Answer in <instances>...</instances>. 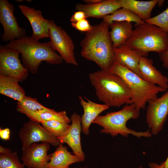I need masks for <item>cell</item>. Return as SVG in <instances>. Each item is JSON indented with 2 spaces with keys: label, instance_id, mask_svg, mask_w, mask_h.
Wrapping results in <instances>:
<instances>
[{
  "label": "cell",
  "instance_id": "1",
  "mask_svg": "<svg viewBox=\"0 0 168 168\" xmlns=\"http://www.w3.org/2000/svg\"><path fill=\"white\" fill-rule=\"evenodd\" d=\"M109 27L103 21L92 26V29L86 33L80 42L81 56L94 62L103 70H110L115 61Z\"/></svg>",
  "mask_w": 168,
  "mask_h": 168
},
{
  "label": "cell",
  "instance_id": "2",
  "mask_svg": "<svg viewBox=\"0 0 168 168\" xmlns=\"http://www.w3.org/2000/svg\"><path fill=\"white\" fill-rule=\"evenodd\" d=\"M89 77L98 100L109 107L127 105L130 100L131 91L118 75L110 70L100 69L90 73Z\"/></svg>",
  "mask_w": 168,
  "mask_h": 168
},
{
  "label": "cell",
  "instance_id": "3",
  "mask_svg": "<svg viewBox=\"0 0 168 168\" xmlns=\"http://www.w3.org/2000/svg\"><path fill=\"white\" fill-rule=\"evenodd\" d=\"M18 51L24 66L32 74H36L43 61L50 64H59L63 61L57 52L52 50L46 42L41 43L32 36L26 35L10 41L6 45Z\"/></svg>",
  "mask_w": 168,
  "mask_h": 168
},
{
  "label": "cell",
  "instance_id": "4",
  "mask_svg": "<svg viewBox=\"0 0 168 168\" xmlns=\"http://www.w3.org/2000/svg\"><path fill=\"white\" fill-rule=\"evenodd\" d=\"M110 71L126 82L131 93V99L127 105L133 104L139 112L141 109H145L148 100L158 97L159 93L167 90L148 82L116 60Z\"/></svg>",
  "mask_w": 168,
  "mask_h": 168
},
{
  "label": "cell",
  "instance_id": "5",
  "mask_svg": "<svg viewBox=\"0 0 168 168\" xmlns=\"http://www.w3.org/2000/svg\"><path fill=\"white\" fill-rule=\"evenodd\" d=\"M135 28L124 44L128 48L148 54H159L168 51V34L155 25L147 23L135 25Z\"/></svg>",
  "mask_w": 168,
  "mask_h": 168
},
{
  "label": "cell",
  "instance_id": "6",
  "mask_svg": "<svg viewBox=\"0 0 168 168\" xmlns=\"http://www.w3.org/2000/svg\"><path fill=\"white\" fill-rule=\"evenodd\" d=\"M139 115V112L136 110L133 104L126 105L119 111L108 112L104 115H98L92 123L103 128L100 133L109 134L112 137L118 134L127 137L130 134L138 138L151 137L152 134L150 129L144 132H138L127 126L126 123L128 120L136 119Z\"/></svg>",
  "mask_w": 168,
  "mask_h": 168
},
{
  "label": "cell",
  "instance_id": "7",
  "mask_svg": "<svg viewBox=\"0 0 168 168\" xmlns=\"http://www.w3.org/2000/svg\"><path fill=\"white\" fill-rule=\"evenodd\" d=\"M50 26L49 37L50 40L46 42L54 51H57L63 60L68 64L77 66L75 55L74 44L67 32L61 26H58L54 20H50Z\"/></svg>",
  "mask_w": 168,
  "mask_h": 168
},
{
  "label": "cell",
  "instance_id": "8",
  "mask_svg": "<svg viewBox=\"0 0 168 168\" xmlns=\"http://www.w3.org/2000/svg\"><path fill=\"white\" fill-rule=\"evenodd\" d=\"M20 53L6 45L0 46V75L16 78L19 82L26 80L29 70L21 63Z\"/></svg>",
  "mask_w": 168,
  "mask_h": 168
},
{
  "label": "cell",
  "instance_id": "9",
  "mask_svg": "<svg viewBox=\"0 0 168 168\" xmlns=\"http://www.w3.org/2000/svg\"><path fill=\"white\" fill-rule=\"evenodd\" d=\"M146 122L152 134L156 135L162 130L168 116V90L160 97L147 102Z\"/></svg>",
  "mask_w": 168,
  "mask_h": 168
},
{
  "label": "cell",
  "instance_id": "10",
  "mask_svg": "<svg viewBox=\"0 0 168 168\" xmlns=\"http://www.w3.org/2000/svg\"><path fill=\"white\" fill-rule=\"evenodd\" d=\"M19 135L22 143V150L34 143L46 142L57 147L61 143L40 123L30 120L23 124Z\"/></svg>",
  "mask_w": 168,
  "mask_h": 168
},
{
  "label": "cell",
  "instance_id": "11",
  "mask_svg": "<svg viewBox=\"0 0 168 168\" xmlns=\"http://www.w3.org/2000/svg\"><path fill=\"white\" fill-rule=\"evenodd\" d=\"M14 5L7 0H0V22L3 29L2 40L9 42L26 35V31L18 25Z\"/></svg>",
  "mask_w": 168,
  "mask_h": 168
},
{
  "label": "cell",
  "instance_id": "12",
  "mask_svg": "<svg viewBox=\"0 0 168 168\" xmlns=\"http://www.w3.org/2000/svg\"><path fill=\"white\" fill-rule=\"evenodd\" d=\"M50 149V144L47 142L31 144L22 150L23 163L27 168H46L50 157L47 154Z\"/></svg>",
  "mask_w": 168,
  "mask_h": 168
},
{
  "label": "cell",
  "instance_id": "13",
  "mask_svg": "<svg viewBox=\"0 0 168 168\" xmlns=\"http://www.w3.org/2000/svg\"><path fill=\"white\" fill-rule=\"evenodd\" d=\"M18 7L31 25L33 30L32 37L38 40L49 37L50 20L44 18L42 12L25 5H21Z\"/></svg>",
  "mask_w": 168,
  "mask_h": 168
},
{
  "label": "cell",
  "instance_id": "14",
  "mask_svg": "<svg viewBox=\"0 0 168 168\" xmlns=\"http://www.w3.org/2000/svg\"><path fill=\"white\" fill-rule=\"evenodd\" d=\"M72 122L66 133L63 136L58 138L62 143H66L72 149L74 154L84 161L85 156L81 144L80 134L82 131L81 117L74 113L70 117Z\"/></svg>",
  "mask_w": 168,
  "mask_h": 168
},
{
  "label": "cell",
  "instance_id": "15",
  "mask_svg": "<svg viewBox=\"0 0 168 168\" xmlns=\"http://www.w3.org/2000/svg\"><path fill=\"white\" fill-rule=\"evenodd\" d=\"M120 8L119 0H102L94 4L79 3L75 6L76 10L83 12L86 18L90 17L102 18Z\"/></svg>",
  "mask_w": 168,
  "mask_h": 168
},
{
  "label": "cell",
  "instance_id": "16",
  "mask_svg": "<svg viewBox=\"0 0 168 168\" xmlns=\"http://www.w3.org/2000/svg\"><path fill=\"white\" fill-rule=\"evenodd\" d=\"M113 50L115 60L142 78L139 63L141 58L147 57V54L129 49L124 45L113 49Z\"/></svg>",
  "mask_w": 168,
  "mask_h": 168
},
{
  "label": "cell",
  "instance_id": "17",
  "mask_svg": "<svg viewBox=\"0 0 168 168\" xmlns=\"http://www.w3.org/2000/svg\"><path fill=\"white\" fill-rule=\"evenodd\" d=\"M152 59L142 57L138 68L142 78L148 82L163 88L168 89V77L163 75L153 65Z\"/></svg>",
  "mask_w": 168,
  "mask_h": 168
},
{
  "label": "cell",
  "instance_id": "18",
  "mask_svg": "<svg viewBox=\"0 0 168 168\" xmlns=\"http://www.w3.org/2000/svg\"><path fill=\"white\" fill-rule=\"evenodd\" d=\"M85 100L81 96H78L80 105L83 110L81 117L82 131L86 135L89 134V128L94 120L102 112L108 109L109 107L105 104L94 102L86 97Z\"/></svg>",
  "mask_w": 168,
  "mask_h": 168
},
{
  "label": "cell",
  "instance_id": "19",
  "mask_svg": "<svg viewBox=\"0 0 168 168\" xmlns=\"http://www.w3.org/2000/svg\"><path fill=\"white\" fill-rule=\"evenodd\" d=\"M82 161L74 154H72L67 147L61 143L56 150L50 154V161L46 168H67L70 165Z\"/></svg>",
  "mask_w": 168,
  "mask_h": 168
},
{
  "label": "cell",
  "instance_id": "20",
  "mask_svg": "<svg viewBox=\"0 0 168 168\" xmlns=\"http://www.w3.org/2000/svg\"><path fill=\"white\" fill-rule=\"evenodd\" d=\"M109 32L113 49L124 45L133 31L131 22L114 21L110 25Z\"/></svg>",
  "mask_w": 168,
  "mask_h": 168
},
{
  "label": "cell",
  "instance_id": "21",
  "mask_svg": "<svg viewBox=\"0 0 168 168\" xmlns=\"http://www.w3.org/2000/svg\"><path fill=\"white\" fill-rule=\"evenodd\" d=\"M121 8H127L138 15L143 21L150 18L152 12L159 0L140 1L119 0Z\"/></svg>",
  "mask_w": 168,
  "mask_h": 168
},
{
  "label": "cell",
  "instance_id": "22",
  "mask_svg": "<svg viewBox=\"0 0 168 168\" xmlns=\"http://www.w3.org/2000/svg\"><path fill=\"white\" fill-rule=\"evenodd\" d=\"M19 82L16 78L0 75V93L17 101L21 100L26 96Z\"/></svg>",
  "mask_w": 168,
  "mask_h": 168
},
{
  "label": "cell",
  "instance_id": "23",
  "mask_svg": "<svg viewBox=\"0 0 168 168\" xmlns=\"http://www.w3.org/2000/svg\"><path fill=\"white\" fill-rule=\"evenodd\" d=\"M26 115L30 120L40 124L51 120L57 121L68 124L71 122L70 118H68L65 111L57 112L52 109L49 111L30 113Z\"/></svg>",
  "mask_w": 168,
  "mask_h": 168
},
{
  "label": "cell",
  "instance_id": "24",
  "mask_svg": "<svg viewBox=\"0 0 168 168\" xmlns=\"http://www.w3.org/2000/svg\"><path fill=\"white\" fill-rule=\"evenodd\" d=\"M103 21L110 26L114 21L133 22L136 25L144 24L145 22L143 21L135 13L127 8H119L112 14L105 16L102 18Z\"/></svg>",
  "mask_w": 168,
  "mask_h": 168
},
{
  "label": "cell",
  "instance_id": "25",
  "mask_svg": "<svg viewBox=\"0 0 168 168\" xmlns=\"http://www.w3.org/2000/svg\"><path fill=\"white\" fill-rule=\"evenodd\" d=\"M51 109L42 105L36 99L29 96H26L17 102V111L26 115L30 113L49 111Z\"/></svg>",
  "mask_w": 168,
  "mask_h": 168
},
{
  "label": "cell",
  "instance_id": "26",
  "mask_svg": "<svg viewBox=\"0 0 168 168\" xmlns=\"http://www.w3.org/2000/svg\"><path fill=\"white\" fill-rule=\"evenodd\" d=\"M41 124L47 131L57 138L63 136L70 125L68 124L55 120L45 121Z\"/></svg>",
  "mask_w": 168,
  "mask_h": 168
},
{
  "label": "cell",
  "instance_id": "27",
  "mask_svg": "<svg viewBox=\"0 0 168 168\" xmlns=\"http://www.w3.org/2000/svg\"><path fill=\"white\" fill-rule=\"evenodd\" d=\"M21 163L16 152L6 154H0V168H24Z\"/></svg>",
  "mask_w": 168,
  "mask_h": 168
},
{
  "label": "cell",
  "instance_id": "28",
  "mask_svg": "<svg viewBox=\"0 0 168 168\" xmlns=\"http://www.w3.org/2000/svg\"><path fill=\"white\" fill-rule=\"evenodd\" d=\"M144 21L157 26L168 34V7L158 15Z\"/></svg>",
  "mask_w": 168,
  "mask_h": 168
},
{
  "label": "cell",
  "instance_id": "29",
  "mask_svg": "<svg viewBox=\"0 0 168 168\" xmlns=\"http://www.w3.org/2000/svg\"><path fill=\"white\" fill-rule=\"evenodd\" d=\"M72 27L77 30L82 32H87L90 31L92 29L89 21L86 19H82L76 23H71Z\"/></svg>",
  "mask_w": 168,
  "mask_h": 168
},
{
  "label": "cell",
  "instance_id": "30",
  "mask_svg": "<svg viewBox=\"0 0 168 168\" xmlns=\"http://www.w3.org/2000/svg\"><path fill=\"white\" fill-rule=\"evenodd\" d=\"M86 18L85 13L81 11H77L71 16L70 21L71 23H76L82 19Z\"/></svg>",
  "mask_w": 168,
  "mask_h": 168
},
{
  "label": "cell",
  "instance_id": "31",
  "mask_svg": "<svg viewBox=\"0 0 168 168\" xmlns=\"http://www.w3.org/2000/svg\"><path fill=\"white\" fill-rule=\"evenodd\" d=\"M10 134V130L9 128H0V137L2 139L5 140H9Z\"/></svg>",
  "mask_w": 168,
  "mask_h": 168
},
{
  "label": "cell",
  "instance_id": "32",
  "mask_svg": "<svg viewBox=\"0 0 168 168\" xmlns=\"http://www.w3.org/2000/svg\"><path fill=\"white\" fill-rule=\"evenodd\" d=\"M159 55L162 62L163 66L168 69V51L164 54H159Z\"/></svg>",
  "mask_w": 168,
  "mask_h": 168
},
{
  "label": "cell",
  "instance_id": "33",
  "mask_svg": "<svg viewBox=\"0 0 168 168\" xmlns=\"http://www.w3.org/2000/svg\"><path fill=\"white\" fill-rule=\"evenodd\" d=\"M148 166L149 168H166L164 166L163 162L160 164L155 162H149Z\"/></svg>",
  "mask_w": 168,
  "mask_h": 168
},
{
  "label": "cell",
  "instance_id": "34",
  "mask_svg": "<svg viewBox=\"0 0 168 168\" xmlns=\"http://www.w3.org/2000/svg\"><path fill=\"white\" fill-rule=\"evenodd\" d=\"M11 152L12 150L10 148L0 146V154H6Z\"/></svg>",
  "mask_w": 168,
  "mask_h": 168
},
{
  "label": "cell",
  "instance_id": "35",
  "mask_svg": "<svg viewBox=\"0 0 168 168\" xmlns=\"http://www.w3.org/2000/svg\"><path fill=\"white\" fill-rule=\"evenodd\" d=\"M102 0H83V2L86 4H94L101 2Z\"/></svg>",
  "mask_w": 168,
  "mask_h": 168
},
{
  "label": "cell",
  "instance_id": "36",
  "mask_svg": "<svg viewBox=\"0 0 168 168\" xmlns=\"http://www.w3.org/2000/svg\"><path fill=\"white\" fill-rule=\"evenodd\" d=\"M164 166L166 168H168V156L166 160L164 161H163Z\"/></svg>",
  "mask_w": 168,
  "mask_h": 168
},
{
  "label": "cell",
  "instance_id": "37",
  "mask_svg": "<svg viewBox=\"0 0 168 168\" xmlns=\"http://www.w3.org/2000/svg\"><path fill=\"white\" fill-rule=\"evenodd\" d=\"M164 0H159L158 2L157 3L158 7H162L164 2Z\"/></svg>",
  "mask_w": 168,
  "mask_h": 168
},
{
  "label": "cell",
  "instance_id": "38",
  "mask_svg": "<svg viewBox=\"0 0 168 168\" xmlns=\"http://www.w3.org/2000/svg\"><path fill=\"white\" fill-rule=\"evenodd\" d=\"M23 1H24L23 0H16V2H23Z\"/></svg>",
  "mask_w": 168,
  "mask_h": 168
},
{
  "label": "cell",
  "instance_id": "39",
  "mask_svg": "<svg viewBox=\"0 0 168 168\" xmlns=\"http://www.w3.org/2000/svg\"><path fill=\"white\" fill-rule=\"evenodd\" d=\"M26 1L29 2H31L32 1L31 0H26Z\"/></svg>",
  "mask_w": 168,
  "mask_h": 168
},
{
  "label": "cell",
  "instance_id": "40",
  "mask_svg": "<svg viewBox=\"0 0 168 168\" xmlns=\"http://www.w3.org/2000/svg\"><path fill=\"white\" fill-rule=\"evenodd\" d=\"M69 168V167H68V168ZM83 168L81 167V168ZM86 168V167H85V168Z\"/></svg>",
  "mask_w": 168,
  "mask_h": 168
}]
</instances>
